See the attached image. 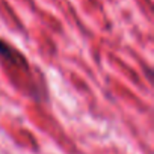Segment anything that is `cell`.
Returning a JSON list of instances; mask_svg holds the SVG:
<instances>
[{
  "instance_id": "obj_1",
  "label": "cell",
  "mask_w": 154,
  "mask_h": 154,
  "mask_svg": "<svg viewBox=\"0 0 154 154\" xmlns=\"http://www.w3.org/2000/svg\"><path fill=\"white\" fill-rule=\"evenodd\" d=\"M0 57H3V59H6V60H9V62H12V63H15V65H18V66H23L24 69H27L29 68V65H27V60H26V57L23 56V53H20L17 48H14L12 45H9L6 41H3L2 38H0Z\"/></svg>"
}]
</instances>
